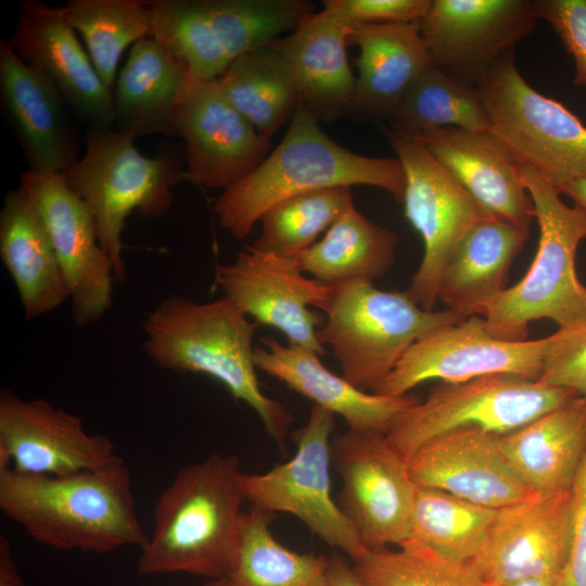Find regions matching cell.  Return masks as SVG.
<instances>
[{"mask_svg":"<svg viewBox=\"0 0 586 586\" xmlns=\"http://www.w3.org/2000/svg\"><path fill=\"white\" fill-rule=\"evenodd\" d=\"M0 509L58 550L104 553L148 540L125 462L65 475L0 470Z\"/></svg>","mask_w":586,"mask_h":586,"instance_id":"6da1fadb","label":"cell"},{"mask_svg":"<svg viewBox=\"0 0 586 586\" xmlns=\"http://www.w3.org/2000/svg\"><path fill=\"white\" fill-rule=\"evenodd\" d=\"M242 473L237 456L217 453L183 467L156 500L154 530L140 548L138 573L227 577L244 512Z\"/></svg>","mask_w":586,"mask_h":586,"instance_id":"7a4b0ae2","label":"cell"},{"mask_svg":"<svg viewBox=\"0 0 586 586\" xmlns=\"http://www.w3.org/2000/svg\"><path fill=\"white\" fill-rule=\"evenodd\" d=\"M257 328L226 296L199 303L173 295L145 317L143 347L164 370L202 373L218 381L257 413L266 432L284 449L293 416L260 390L253 347Z\"/></svg>","mask_w":586,"mask_h":586,"instance_id":"3957f363","label":"cell"},{"mask_svg":"<svg viewBox=\"0 0 586 586\" xmlns=\"http://www.w3.org/2000/svg\"><path fill=\"white\" fill-rule=\"evenodd\" d=\"M369 186L402 202L405 175L399 160L370 157L333 141L316 117L298 105L284 137L249 175L214 201V213L233 238L249 237L273 205L316 190Z\"/></svg>","mask_w":586,"mask_h":586,"instance_id":"277c9868","label":"cell"},{"mask_svg":"<svg viewBox=\"0 0 586 586\" xmlns=\"http://www.w3.org/2000/svg\"><path fill=\"white\" fill-rule=\"evenodd\" d=\"M520 166L539 227L538 247L524 277L477 314L491 334L508 341H524L534 320L551 319L559 328L586 320V286L575 270L576 251L586 238V211L564 204L540 174Z\"/></svg>","mask_w":586,"mask_h":586,"instance_id":"5b68a950","label":"cell"},{"mask_svg":"<svg viewBox=\"0 0 586 586\" xmlns=\"http://www.w3.org/2000/svg\"><path fill=\"white\" fill-rule=\"evenodd\" d=\"M133 140L114 127L89 128L82 157L62 174L68 188L90 209L100 245L113 264L118 283L126 278L122 255L126 219L133 212L161 217L171 206V188L189 180L175 152L149 157Z\"/></svg>","mask_w":586,"mask_h":586,"instance_id":"8992f818","label":"cell"},{"mask_svg":"<svg viewBox=\"0 0 586 586\" xmlns=\"http://www.w3.org/2000/svg\"><path fill=\"white\" fill-rule=\"evenodd\" d=\"M329 286L317 339L331 348L342 375L365 392L373 393L422 336L464 320L448 309L425 310L406 291L380 290L370 281Z\"/></svg>","mask_w":586,"mask_h":586,"instance_id":"52a82bcc","label":"cell"},{"mask_svg":"<svg viewBox=\"0 0 586 586\" xmlns=\"http://www.w3.org/2000/svg\"><path fill=\"white\" fill-rule=\"evenodd\" d=\"M151 37L196 80L218 78L241 55L293 31L303 0H150Z\"/></svg>","mask_w":586,"mask_h":586,"instance_id":"ba28073f","label":"cell"},{"mask_svg":"<svg viewBox=\"0 0 586 586\" xmlns=\"http://www.w3.org/2000/svg\"><path fill=\"white\" fill-rule=\"evenodd\" d=\"M577 394L514 374H491L443 383L407 408L384 434L406 460L425 443L450 432L476 429L510 433Z\"/></svg>","mask_w":586,"mask_h":586,"instance_id":"9c48e42d","label":"cell"},{"mask_svg":"<svg viewBox=\"0 0 586 586\" xmlns=\"http://www.w3.org/2000/svg\"><path fill=\"white\" fill-rule=\"evenodd\" d=\"M494 132L515 160L551 184L586 173V126L561 102L535 90L514 64L497 62L475 88Z\"/></svg>","mask_w":586,"mask_h":586,"instance_id":"30bf717a","label":"cell"},{"mask_svg":"<svg viewBox=\"0 0 586 586\" xmlns=\"http://www.w3.org/2000/svg\"><path fill=\"white\" fill-rule=\"evenodd\" d=\"M334 413L313 405L305 425L295 431L296 453L289 461L265 473H242L240 483L245 500L253 507L286 512L352 561L369 549L331 496L330 435Z\"/></svg>","mask_w":586,"mask_h":586,"instance_id":"8fae6325","label":"cell"},{"mask_svg":"<svg viewBox=\"0 0 586 586\" xmlns=\"http://www.w3.org/2000/svg\"><path fill=\"white\" fill-rule=\"evenodd\" d=\"M385 135L405 175V217L423 243L422 260L406 292L423 309L434 310L449 258L468 231L487 214L416 137L392 129Z\"/></svg>","mask_w":586,"mask_h":586,"instance_id":"7c38bea8","label":"cell"},{"mask_svg":"<svg viewBox=\"0 0 586 586\" xmlns=\"http://www.w3.org/2000/svg\"><path fill=\"white\" fill-rule=\"evenodd\" d=\"M342 480L337 505L369 550L410 538L417 484L406 460L378 432L348 429L331 443Z\"/></svg>","mask_w":586,"mask_h":586,"instance_id":"4fadbf2b","label":"cell"},{"mask_svg":"<svg viewBox=\"0 0 586 586\" xmlns=\"http://www.w3.org/2000/svg\"><path fill=\"white\" fill-rule=\"evenodd\" d=\"M549 337L508 341L491 334L484 318L471 316L418 340L373 393L404 396L430 380L459 383L491 374L538 380Z\"/></svg>","mask_w":586,"mask_h":586,"instance_id":"5bb4252c","label":"cell"},{"mask_svg":"<svg viewBox=\"0 0 586 586\" xmlns=\"http://www.w3.org/2000/svg\"><path fill=\"white\" fill-rule=\"evenodd\" d=\"M537 23L531 0H433L419 27L431 64L475 89Z\"/></svg>","mask_w":586,"mask_h":586,"instance_id":"9a60e30c","label":"cell"},{"mask_svg":"<svg viewBox=\"0 0 586 586\" xmlns=\"http://www.w3.org/2000/svg\"><path fill=\"white\" fill-rule=\"evenodd\" d=\"M20 187L37 204L69 288L77 328L99 321L112 307L114 268L98 238L94 218L62 174L26 169Z\"/></svg>","mask_w":586,"mask_h":586,"instance_id":"2e32d148","label":"cell"},{"mask_svg":"<svg viewBox=\"0 0 586 586\" xmlns=\"http://www.w3.org/2000/svg\"><path fill=\"white\" fill-rule=\"evenodd\" d=\"M113 442L90 434L82 421L48 400L0 392V470L65 475L120 463Z\"/></svg>","mask_w":586,"mask_h":586,"instance_id":"e0dca14e","label":"cell"},{"mask_svg":"<svg viewBox=\"0 0 586 586\" xmlns=\"http://www.w3.org/2000/svg\"><path fill=\"white\" fill-rule=\"evenodd\" d=\"M215 283L258 326L279 330L289 344L326 353L317 339L324 316L310 308H321L330 286L305 276L297 259L249 245L232 263L216 268Z\"/></svg>","mask_w":586,"mask_h":586,"instance_id":"ac0fdd59","label":"cell"},{"mask_svg":"<svg viewBox=\"0 0 586 586\" xmlns=\"http://www.w3.org/2000/svg\"><path fill=\"white\" fill-rule=\"evenodd\" d=\"M572 513L571 489L498 509L484 547L467 569L487 586L562 573L571 548Z\"/></svg>","mask_w":586,"mask_h":586,"instance_id":"d6986e66","label":"cell"},{"mask_svg":"<svg viewBox=\"0 0 586 586\" xmlns=\"http://www.w3.org/2000/svg\"><path fill=\"white\" fill-rule=\"evenodd\" d=\"M7 41L26 64L56 86L67 105L90 128L114 126L113 91L99 76L63 7L23 1Z\"/></svg>","mask_w":586,"mask_h":586,"instance_id":"ffe728a7","label":"cell"},{"mask_svg":"<svg viewBox=\"0 0 586 586\" xmlns=\"http://www.w3.org/2000/svg\"><path fill=\"white\" fill-rule=\"evenodd\" d=\"M176 136L186 144L189 180L207 189L225 190L239 181L271 148L228 101L217 78L195 81L178 115Z\"/></svg>","mask_w":586,"mask_h":586,"instance_id":"44dd1931","label":"cell"},{"mask_svg":"<svg viewBox=\"0 0 586 586\" xmlns=\"http://www.w3.org/2000/svg\"><path fill=\"white\" fill-rule=\"evenodd\" d=\"M498 437L476 429L441 435L406 459L408 472L419 486L492 509L538 496L511 468Z\"/></svg>","mask_w":586,"mask_h":586,"instance_id":"7402d4cb","label":"cell"},{"mask_svg":"<svg viewBox=\"0 0 586 586\" xmlns=\"http://www.w3.org/2000/svg\"><path fill=\"white\" fill-rule=\"evenodd\" d=\"M413 137L487 215L530 230L534 207L520 163L494 132L444 127Z\"/></svg>","mask_w":586,"mask_h":586,"instance_id":"603a6c76","label":"cell"},{"mask_svg":"<svg viewBox=\"0 0 586 586\" xmlns=\"http://www.w3.org/2000/svg\"><path fill=\"white\" fill-rule=\"evenodd\" d=\"M0 99L29 169L64 174L78 160L77 132L56 86L0 41Z\"/></svg>","mask_w":586,"mask_h":586,"instance_id":"cb8c5ba5","label":"cell"},{"mask_svg":"<svg viewBox=\"0 0 586 586\" xmlns=\"http://www.w3.org/2000/svg\"><path fill=\"white\" fill-rule=\"evenodd\" d=\"M255 347L258 370L334 415L341 416L348 429L385 434L407 408L420 399L415 396H385L365 392L343 375L326 368L314 351L267 336Z\"/></svg>","mask_w":586,"mask_h":586,"instance_id":"d4e9b609","label":"cell"},{"mask_svg":"<svg viewBox=\"0 0 586 586\" xmlns=\"http://www.w3.org/2000/svg\"><path fill=\"white\" fill-rule=\"evenodd\" d=\"M349 33V23L323 9L273 41L292 68L300 104L318 122L334 120L354 107L356 76L347 58Z\"/></svg>","mask_w":586,"mask_h":586,"instance_id":"484cf974","label":"cell"},{"mask_svg":"<svg viewBox=\"0 0 586 586\" xmlns=\"http://www.w3.org/2000/svg\"><path fill=\"white\" fill-rule=\"evenodd\" d=\"M195 81L154 38L138 41L116 77L113 127L133 139L176 136L178 115Z\"/></svg>","mask_w":586,"mask_h":586,"instance_id":"4316f807","label":"cell"},{"mask_svg":"<svg viewBox=\"0 0 586 586\" xmlns=\"http://www.w3.org/2000/svg\"><path fill=\"white\" fill-rule=\"evenodd\" d=\"M0 257L16 286L27 320L69 300V288L42 215L20 186L5 195L0 212Z\"/></svg>","mask_w":586,"mask_h":586,"instance_id":"83f0119b","label":"cell"},{"mask_svg":"<svg viewBox=\"0 0 586 586\" xmlns=\"http://www.w3.org/2000/svg\"><path fill=\"white\" fill-rule=\"evenodd\" d=\"M498 441L511 468L534 493L570 491L586 454V396H574Z\"/></svg>","mask_w":586,"mask_h":586,"instance_id":"f1b7e54d","label":"cell"},{"mask_svg":"<svg viewBox=\"0 0 586 586\" xmlns=\"http://www.w3.org/2000/svg\"><path fill=\"white\" fill-rule=\"evenodd\" d=\"M359 55L353 110L390 120L409 85L431 64L419 22L351 24Z\"/></svg>","mask_w":586,"mask_h":586,"instance_id":"f546056e","label":"cell"},{"mask_svg":"<svg viewBox=\"0 0 586 586\" xmlns=\"http://www.w3.org/2000/svg\"><path fill=\"white\" fill-rule=\"evenodd\" d=\"M528 230L495 216H485L463 237L449 258L438 288V301L466 319L506 289L511 264Z\"/></svg>","mask_w":586,"mask_h":586,"instance_id":"4dcf8cb0","label":"cell"},{"mask_svg":"<svg viewBox=\"0 0 586 586\" xmlns=\"http://www.w3.org/2000/svg\"><path fill=\"white\" fill-rule=\"evenodd\" d=\"M398 238L353 205L297 258L304 273L326 285L370 281L393 266Z\"/></svg>","mask_w":586,"mask_h":586,"instance_id":"1f68e13d","label":"cell"},{"mask_svg":"<svg viewBox=\"0 0 586 586\" xmlns=\"http://www.w3.org/2000/svg\"><path fill=\"white\" fill-rule=\"evenodd\" d=\"M217 82L228 101L269 140L300 105L292 68L273 41L234 60Z\"/></svg>","mask_w":586,"mask_h":586,"instance_id":"d6a6232c","label":"cell"},{"mask_svg":"<svg viewBox=\"0 0 586 586\" xmlns=\"http://www.w3.org/2000/svg\"><path fill=\"white\" fill-rule=\"evenodd\" d=\"M276 513L257 507L244 511L230 586H328L330 557L300 553L280 544L270 524Z\"/></svg>","mask_w":586,"mask_h":586,"instance_id":"836d02e7","label":"cell"},{"mask_svg":"<svg viewBox=\"0 0 586 586\" xmlns=\"http://www.w3.org/2000/svg\"><path fill=\"white\" fill-rule=\"evenodd\" d=\"M497 510L417 485L409 539L451 563L467 566L484 547Z\"/></svg>","mask_w":586,"mask_h":586,"instance_id":"e575fe53","label":"cell"},{"mask_svg":"<svg viewBox=\"0 0 586 586\" xmlns=\"http://www.w3.org/2000/svg\"><path fill=\"white\" fill-rule=\"evenodd\" d=\"M63 10L71 26L85 41L99 76L113 91L124 51L151 37L148 1L69 0Z\"/></svg>","mask_w":586,"mask_h":586,"instance_id":"d590c367","label":"cell"},{"mask_svg":"<svg viewBox=\"0 0 586 586\" xmlns=\"http://www.w3.org/2000/svg\"><path fill=\"white\" fill-rule=\"evenodd\" d=\"M388 122L392 130L409 136L444 127L491 130L475 89L433 65L409 85Z\"/></svg>","mask_w":586,"mask_h":586,"instance_id":"8d00e7d4","label":"cell"},{"mask_svg":"<svg viewBox=\"0 0 586 586\" xmlns=\"http://www.w3.org/2000/svg\"><path fill=\"white\" fill-rule=\"evenodd\" d=\"M353 205L349 187L321 189L284 200L262 216L260 234L251 246L297 259Z\"/></svg>","mask_w":586,"mask_h":586,"instance_id":"74e56055","label":"cell"},{"mask_svg":"<svg viewBox=\"0 0 586 586\" xmlns=\"http://www.w3.org/2000/svg\"><path fill=\"white\" fill-rule=\"evenodd\" d=\"M368 586H482L467 566L451 563L409 539L398 550H368L353 561Z\"/></svg>","mask_w":586,"mask_h":586,"instance_id":"f35d334b","label":"cell"},{"mask_svg":"<svg viewBox=\"0 0 586 586\" xmlns=\"http://www.w3.org/2000/svg\"><path fill=\"white\" fill-rule=\"evenodd\" d=\"M539 382L586 396V320L548 335Z\"/></svg>","mask_w":586,"mask_h":586,"instance_id":"ab89813d","label":"cell"},{"mask_svg":"<svg viewBox=\"0 0 586 586\" xmlns=\"http://www.w3.org/2000/svg\"><path fill=\"white\" fill-rule=\"evenodd\" d=\"M537 20L546 21L573 58V84L586 87V0H534Z\"/></svg>","mask_w":586,"mask_h":586,"instance_id":"60d3db41","label":"cell"},{"mask_svg":"<svg viewBox=\"0 0 586 586\" xmlns=\"http://www.w3.org/2000/svg\"><path fill=\"white\" fill-rule=\"evenodd\" d=\"M432 0H327L323 9L349 24L417 23Z\"/></svg>","mask_w":586,"mask_h":586,"instance_id":"b9f144b4","label":"cell"},{"mask_svg":"<svg viewBox=\"0 0 586 586\" xmlns=\"http://www.w3.org/2000/svg\"><path fill=\"white\" fill-rule=\"evenodd\" d=\"M571 491L572 539L560 586H586V454Z\"/></svg>","mask_w":586,"mask_h":586,"instance_id":"7bdbcfd3","label":"cell"},{"mask_svg":"<svg viewBox=\"0 0 586 586\" xmlns=\"http://www.w3.org/2000/svg\"><path fill=\"white\" fill-rule=\"evenodd\" d=\"M328 586H368L356 574L343 557L333 553L330 557Z\"/></svg>","mask_w":586,"mask_h":586,"instance_id":"ee69618b","label":"cell"},{"mask_svg":"<svg viewBox=\"0 0 586 586\" xmlns=\"http://www.w3.org/2000/svg\"><path fill=\"white\" fill-rule=\"evenodd\" d=\"M0 586H26L21 577L10 540L7 536H0Z\"/></svg>","mask_w":586,"mask_h":586,"instance_id":"f6af8a7d","label":"cell"},{"mask_svg":"<svg viewBox=\"0 0 586 586\" xmlns=\"http://www.w3.org/2000/svg\"><path fill=\"white\" fill-rule=\"evenodd\" d=\"M560 194H565L574 205L586 211V173L552 184Z\"/></svg>","mask_w":586,"mask_h":586,"instance_id":"bcb514c9","label":"cell"},{"mask_svg":"<svg viewBox=\"0 0 586 586\" xmlns=\"http://www.w3.org/2000/svg\"><path fill=\"white\" fill-rule=\"evenodd\" d=\"M561 575L562 573L537 574L494 586H560Z\"/></svg>","mask_w":586,"mask_h":586,"instance_id":"7dc6e473","label":"cell"},{"mask_svg":"<svg viewBox=\"0 0 586 586\" xmlns=\"http://www.w3.org/2000/svg\"><path fill=\"white\" fill-rule=\"evenodd\" d=\"M204 586H230L227 577L219 578V579H212L211 582L206 583Z\"/></svg>","mask_w":586,"mask_h":586,"instance_id":"c3c4849f","label":"cell"}]
</instances>
